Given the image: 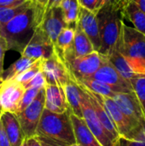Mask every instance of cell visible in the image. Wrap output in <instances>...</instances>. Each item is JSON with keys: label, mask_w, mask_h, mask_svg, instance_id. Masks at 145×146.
Returning <instances> with one entry per match:
<instances>
[{"label": "cell", "mask_w": 145, "mask_h": 146, "mask_svg": "<svg viewBox=\"0 0 145 146\" xmlns=\"http://www.w3.org/2000/svg\"><path fill=\"white\" fill-rule=\"evenodd\" d=\"M35 16V4L2 26L1 37L5 40L8 50L22 52L38 27Z\"/></svg>", "instance_id": "obj_1"}, {"label": "cell", "mask_w": 145, "mask_h": 146, "mask_svg": "<svg viewBox=\"0 0 145 146\" xmlns=\"http://www.w3.org/2000/svg\"><path fill=\"white\" fill-rule=\"evenodd\" d=\"M122 19L132 24V27L145 34V13L132 0H126L121 9Z\"/></svg>", "instance_id": "obj_21"}, {"label": "cell", "mask_w": 145, "mask_h": 146, "mask_svg": "<svg viewBox=\"0 0 145 146\" xmlns=\"http://www.w3.org/2000/svg\"><path fill=\"white\" fill-rule=\"evenodd\" d=\"M24 92L23 86L16 80H3L0 84V110L14 114Z\"/></svg>", "instance_id": "obj_12"}, {"label": "cell", "mask_w": 145, "mask_h": 146, "mask_svg": "<svg viewBox=\"0 0 145 146\" xmlns=\"http://www.w3.org/2000/svg\"><path fill=\"white\" fill-rule=\"evenodd\" d=\"M67 146H80L79 144H77V143H74V144H72V145H67Z\"/></svg>", "instance_id": "obj_44"}, {"label": "cell", "mask_w": 145, "mask_h": 146, "mask_svg": "<svg viewBox=\"0 0 145 146\" xmlns=\"http://www.w3.org/2000/svg\"><path fill=\"white\" fill-rule=\"evenodd\" d=\"M116 46L134 74H145V34L123 21Z\"/></svg>", "instance_id": "obj_2"}, {"label": "cell", "mask_w": 145, "mask_h": 146, "mask_svg": "<svg viewBox=\"0 0 145 146\" xmlns=\"http://www.w3.org/2000/svg\"><path fill=\"white\" fill-rule=\"evenodd\" d=\"M32 3L31 1H26V3L16 6V7H11V8H0V23L3 25L9 22L10 20H12L14 17L26 10L27 8H29Z\"/></svg>", "instance_id": "obj_27"}, {"label": "cell", "mask_w": 145, "mask_h": 146, "mask_svg": "<svg viewBox=\"0 0 145 146\" xmlns=\"http://www.w3.org/2000/svg\"><path fill=\"white\" fill-rule=\"evenodd\" d=\"M21 146H42L37 135L26 138Z\"/></svg>", "instance_id": "obj_37"}, {"label": "cell", "mask_w": 145, "mask_h": 146, "mask_svg": "<svg viewBox=\"0 0 145 146\" xmlns=\"http://www.w3.org/2000/svg\"><path fill=\"white\" fill-rule=\"evenodd\" d=\"M41 72L47 85L63 87L73 80L64 62L56 50L50 57L41 61Z\"/></svg>", "instance_id": "obj_8"}, {"label": "cell", "mask_w": 145, "mask_h": 146, "mask_svg": "<svg viewBox=\"0 0 145 146\" xmlns=\"http://www.w3.org/2000/svg\"><path fill=\"white\" fill-rule=\"evenodd\" d=\"M80 7L97 14L103 7L102 0H78Z\"/></svg>", "instance_id": "obj_34"}, {"label": "cell", "mask_w": 145, "mask_h": 146, "mask_svg": "<svg viewBox=\"0 0 145 146\" xmlns=\"http://www.w3.org/2000/svg\"><path fill=\"white\" fill-rule=\"evenodd\" d=\"M106 57L111 62V64L115 68L118 73L122 76V78H124L126 81H128L131 84V80L133 78V76L136 74L133 73L129 64L127 63L126 60L120 52L116 45L113 49V50L109 53V55Z\"/></svg>", "instance_id": "obj_24"}, {"label": "cell", "mask_w": 145, "mask_h": 146, "mask_svg": "<svg viewBox=\"0 0 145 146\" xmlns=\"http://www.w3.org/2000/svg\"><path fill=\"white\" fill-rule=\"evenodd\" d=\"M62 0H49L45 6V13L52 8L59 7Z\"/></svg>", "instance_id": "obj_41"}, {"label": "cell", "mask_w": 145, "mask_h": 146, "mask_svg": "<svg viewBox=\"0 0 145 146\" xmlns=\"http://www.w3.org/2000/svg\"><path fill=\"white\" fill-rule=\"evenodd\" d=\"M2 81H3V80H2V78H0V84L2 83Z\"/></svg>", "instance_id": "obj_47"}, {"label": "cell", "mask_w": 145, "mask_h": 146, "mask_svg": "<svg viewBox=\"0 0 145 146\" xmlns=\"http://www.w3.org/2000/svg\"><path fill=\"white\" fill-rule=\"evenodd\" d=\"M35 61L36 60L34 59H31L21 56L17 61L13 62L7 70L3 71L2 74V80H6L15 79L18 74H20L21 72H23L25 69L30 67L33 62H35Z\"/></svg>", "instance_id": "obj_26"}, {"label": "cell", "mask_w": 145, "mask_h": 146, "mask_svg": "<svg viewBox=\"0 0 145 146\" xmlns=\"http://www.w3.org/2000/svg\"><path fill=\"white\" fill-rule=\"evenodd\" d=\"M0 78H1V77H0Z\"/></svg>", "instance_id": "obj_49"}, {"label": "cell", "mask_w": 145, "mask_h": 146, "mask_svg": "<svg viewBox=\"0 0 145 146\" xmlns=\"http://www.w3.org/2000/svg\"><path fill=\"white\" fill-rule=\"evenodd\" d=\"M55 50V44L38 27L35 29L32 38L21 54L22 56L31 59L44 60L50 57Z\"/></svg>", "instance_id": "obj_9"}, {"label": "cell", "mask_w": 145, "mask_h": 146, "mask_svg": "<svg viewBox=\"0 0 145 146\" xmlns=\"http://www.w3.org/2000/svg\"><path fill=\"white\" fill-rule=\"evenodd\" d=\"M131 85L145 114V74H135L131 80Z\"/></svg>", "instance_id": "obj_28"}, {"label": "cell", "mask_w": 145, "mask_h": 146, "mask_svg": "<svg viewBox=\"0 0 145 146\" xmlns=\"http://www.w3.org/2000/svg\"><path fill=\"white\" fill-rule=\"evenodd\" d=\"M0 146H11L7 137L6 132L3 126L2 121L0 119Z\"/></svg>", "instance_id": "obj_38"}, {"label": "cell", "mask_w": 145, "mask_h": 146, "mask_svg": "<svg viewBox=\"0 0 145 146\" xmlns=\"http://www.w3.org/2000/svg\"><path fill=\"white\" fill-rule=\"evenodd\" d=\"M111 98L133 124L143 127L145 123L144 111L134 92L115 93Z\"/></svg>", "instance_id": "obj_10"}, {"label": "cell", "mask_w": 145, "mask_h": 146, "mask_svg": "<svg viewBox=\"0 0 145 146\" xmlns=\"http://www.w3.org/2000/svg\"><path fill=\"white\" fill-rule=\"evenodd\" d=\"M36 135L66 145L76 143L69 118V110L62 114H56L44 109L37 127Z\"/></svg>", "instance_id": "obj_4"}, {"label": "cell", "mask_w": 145, "mask_h": 146, "mask_svg": "<svg viewBox=\"0 0 145 146\" xmlns=\"http://www.w3.org/2000/svg\"><path fill=\"white\" fill-rule=\"evenodd\" d=\"M103 60L104 56L97 51L79 57L66 56L62 58L74 81L92 76L101 67Z\"/></svg>", "instance_id": "obj_6"}, {"label": "cell", "mask_w": 145, "mask_h": 146, "mask_svg": "<svg viewBox=\"0 0 145 146\" xmlns=\"http://www.w3.org/2000/svg\"><path fill=\"white\" fill-rule=\"evenodd\" d=\"M42 88H28L25 90V92L23 94V97L20 102V104H18V107L15 110V112L14 113L15 115H18L19 114H21L26 107H28L32 102L34 100V98H36V96L38 95V92L41 90Z\"/></svg>", "instance_id": "obj_31"}, {"label": "cell", "mask_w": 145, "mask_h": 146, "mask_svg": "<svg viewBox=\"0 0 145 146\" xmlns=\"http://www.w3.org/2000/svg\"><path fill=\"white\" fill-rule=\"evenodd\" d=\"M81 88V87H80ZM82 90V89H81ZM81 111L82 118L87 125L88 128L96 137L97 141L102 146H115L109 137L108 133L101 124L98 120L90 100L87 98L85 92L82 90V98H81Z\"/></svg>", "instance_id": "obj_11"}, {"label": "cell", "mask_w": 145, "mask_h": 146, "mask_svg": "<svg viewBox=\"0 0 145 146\" xmlns=\"http://www.w3.org/2000/svg\"><path fill=\"white\" fill-rule=\"evenodd\" d=\"M90 78L102 81L113 86L123 88L129 92H133L132 85L124 78H122V76L118 73V71L111 64V62L108 60L106 56H104L103 64L98 68V70Z\"/></svg>", "instance_id": "obj_14"}, {"label": "cell", "mask_w": 145, "mask_h": 146, "mask_svg": "<svg viewBox=\"0 0 145 146\" xmlns=\"http://www.w3.org/2000/svg\"><path fill=\"white\" fill-rule=\"evenodd\" d=\"M1 31H2V24L0 23V37H1Z\"/></svg>", "instance_id": "obj_46"}, {"label": "cell", "mask_w": 145, "mask_h": 146, "mask_svg": "<svg viewBox=\"0 0 145 146\" xmlns=\"http://www.w3.org/2000/svg\"><path fill=\"white\" fill-rule=\"evenodd\" d=\"M44 87L42 88L32 104L16 115L26 138L36 135L42 113L44 110Z\"/></svg>", "instance_id": "obj_7"}, {"label": "cell", "mask_w": 145, "mask_h": 146, "mask_svg": "<svg viewBox=\"0 0 145 146\" xmlns=\"http://www.w3.org/2000/svg\"><path fill=\"white\" fill-rule=\"evenodd\" d=\"M41 61L42 59H38L33 62L30 67H28L26 69H25L23 72H21L20 74H18L14 80H16L17 82L21 83V85L26 83L31 79H32L38 72L41 71Z\"/></svg>", "instance_id": "obj_29"}, {"label": "cell", "mask_w": 145, "mask_h": 146, "mask_svg": "<svg viewBox=\"0 0 145 146\" xmlns=\"http://www.w3.org/2000/svg\"><path fill=\"white\" fill-rule=\"evenodd\" d=\"M8 50L7 44L5 40L0 37V77L2 78V74L3 73V60H4V55L5 51Z\"/></svg>", "instance_id": "obj_35"}, {"label": "cell", "mask_w": 145, "mask_h": 146, "mask_svg": "<svg viewBox=\"0 0 145 146\" xmlns=\"http://www.w3.org/2000/svg\"><path fill=\"white\" fill-rule=\"evenodd\" d=\"M48 1H49V0H38V2L37 3H35V4H37V5L40 6L41 8L44 9V14H45V6H46Z\"/></svg>", "instance_id": "obj_43"}, {"label": "cell", "mask_w": 145, "mask_h": 146, "mask_svg": "<svg viewBox=\"0 0 145 146\" xmlns=\"http://www.w3.org/2000/svg\"><path fill=\"white\" fill-rule=\"evenodd\" d=\"M75 82L97 94L109 97V98H112L115 93H119V92H130L129 91H126L123 88L113 86L91 78L83 79L80 80H77Z\"/></svg>", "instance_id": "obj_23"}, {"label": "cell", "mask_w": 145, "mask_h": 146, "mask_svg": "<svg viewBox=\"0 0 145 146\" xmlns=\"http://www.w3.org/2000/svg\"><path fill=\"white\" fill-rule=\"evenodd\" d=\"M39 27L55 44L58 35L65 27H68L62 9L60 7H56L48 10L44 14Z\"/></svg>", "instance_id": "obj_13"}, {"label": "cell", "mask_w": 145, "mask_h": 146, "mask_svg": "<svg viewBox=\"0 0 145 146\" xmlns=\"http://www.w3.org/2000/svg\"><path fill=\"white\" fill-rule=\"evenodd\" d=\"M145 13V0H132Z\"/></svg>", "instance_id": "obj_42"}, {"label": "cell", "mask_w": 145, "mask_h": 146, "mask_svg": "<svg viewBox=\"0 0 145 146\" xmlns=\"http://www.w3.org/2000/svg\"><path fill=\"white\" fill-rule=\"evenodd\" d=\"M28 0H0V8H11L19 6Z\"/></svg>", "instance_id": "obj_36"}, {"label": "cell", "mask_w": 145, "mask_h": 146, "mask_svg": "<svg viewBox=\"0 0 145 146\" xmlns=\"http://www.w3.org/2000/svg\"><path fill=\"white\" fill-rule=\"evenodd\" d=\"M96 15L101 39V48L98 53L108 56L120 38L123 23L121 8L114 5H105Z\"/></svg>", "instance_id": "obj_3"}, {"label": "cell", "mask_w": 145, "mask_h": 146, "mask_svg": "<svg viewBox=\"0 0 145 146\" xmlns=\"http://www.w3.org/2000/svg\"><path fill=\"white\" fill-rule=\"evenodd\" d=\"M79 4L78 0H71L70 7L66 13H64V19L68 27L75 29L79 21Z\"/></svg>", "instance_id": "obj_30"}, {"label": "cell", "mask_w": 145, "mask_h": 146, "mask_svg": "<svg viewBox=\"0 0 145 146\" xmlns=\"http://www.w3.org/2000/svg\"><path fill=\"white\" fill-rule=\"evenodd\" d=\"M38 139H39L42 146H67L66 145L58 143L56 141H54L52 139H47L44 137H41V136H38Z\"/></svg>", "instance_id": "obj_39"}, {"label": "cell", "mask_w": 145, "mask_h": 146, "mask_svg": "<svg viewBox=\"0 0 145 146\" xmlns=\"http://www.w3.org/2000/svg\"><path fill=\"white\" fill-rule=\"evenodd\" d=\"M73 37L74 29L70 28L68 27H65L58 35L55 43V49L61 58H62V56L71 49L73 41Z\"/></svg>", "instance_id": "obj_25"}, {"label": "cell", "mask_w": 145, "mask_h": 146, "mask_svg": "<svg viewBox=\"0 0 145 146\" xmlns=\"http://www.w3.org/2000/svg\"><path fill=\"white\" fill-rule=\"evenodd\" d=\"M11 146H21L26 137L16 115L10 112H2L0 117Z\"/></svg>", "instance_id": "obj_19"}, {"label": "cell", "mask_w": 145, "mask_h": 146, "mask_svg": "<svg viewBox=\"0 0 145 146\" xmlns=\"http://www.w3.org/2000/svg\"><path fill=\"white\" fill-rule=\"evenodd\" d=\"M95 50L93 48L91 42L85 35V33L83 32L79 24L77 23V26L74 29V37H73L72 47L68 51H67L62 56V58L66 56L79 57V56L91 54Z\"/></svg>", "instance_id": "obj_20"}, {"label": "cell", "mask_w": 145, "mask_h": 146, "mask_svg": "<svg viewBox=\"0 0 145 146\" xmlns=\"http://www.w3.org/2000/svg\"><path fill=\"white\" fill-rule=\"evenodd\" d=\"M44 109L56 114H62L69 110V107L62 87L45 85Z\"/></svg>", "instance_id": "obj_17"}, {"label": "cell", "mask_w": 145, "mask_h": 146, "mask_svg": "<svg viewBox=\"0 0 145 146\" xmlns=\"http://www.w3.org/2000/svg\"><path fill=\"white\" fill-rule=\"evenodd\" d=\"M126 1V0H102V3H103V6L114 5V6H117L122 9Z\"/></svg>", "instance_id": "obj_40"}, {"label": "cell", "mask_w": 145, "mask_h": 146, "mask_svg": "<svg viewBox=\"0 0 145 146\" xmlns=\"http://www.w3.org/2000/svg\"><path fill=\"white\" fill-rule=\"evenodd\" d=\"M1 115H2V111L0 110V117H1Z\"/></svg>", "instance_id": "obj_48"}, {"label": "cell", "mask_w": 145, "mask_h": 146, "mask_svg": "<svg viewBox=\"0 0 145 146\" xmlns=\"http://www.w3.org/2000/svg\"><path fill=\"white\" fill-rule=\"evenodd\" d=\"M62 88L69 107V111L73 115H77L78 117L82 118V111H81L82 90L80 86L73 80H71Z\"/></svg>", "instance_id": "obj_22"}, {"label": "cell", "mask_w": 145, "mask_h": 146, "mask_svg": "<svg viewBox=\"0 0 145 146\" xmlns=\"http://www.w3.org/2000/svg\"><path fill=\"white\" fill-rule=\"evenodd\" d=\"M46 85V81H45V78L43 74V73L40 71L38 72L32 79H31L29 81H27L26 83L23 84V87L24 89H28V88H44Z\"/></svg>", "instance_id": "obj_33"}, {"label": "cell", "mask_w": 145, "mask_h": 146, "mask_svg": "<svg viewBox=\"0 0 145 146\" xmlns=\"http://www.w3.org/2000/svg\"><path fill=\"white\" fill-rule=\"evenodd\" d=\"M78 23L91 42L95 51L99 52L101 48V39L97 15L79 6Z\"/></svg>", "instance_id": "obj_16"}, {"label": "cell", "mask_w": 145, "mask_h": 146, "mask_svg": "<svg viewBox=\"0 0 145 146\" xmlns=\"http://www.w3.org/2000/svg\"><path fill=\"white\" fill-rule=\"evenodd\" d=\"M115 146H145V123L133 140L126 141L120 139Z\"/></svg>", "instance_id": "obj_32"}, {"label": "cell", "mask_w": 145, "mask_h": 146, "mask_svg": "<svg viewBox=\"0 0 145 146\" xmlns=\"http://www.w3.org/2000/svg\"><path fill=\"white\" fill-rule=\"evenodd\" d=\"M93 94L106 109L108 114L109 115L111 120L113 121L115 126L120 139L126 141L133 140L138 136L142 127H139L133 124L123 114V112L120 110V108L117 106V104L111 98L102 96L95 92H93Z\"/></svg>", "instance_id": "obj_5"}, {"label": "cell", "mask_w": 145, "mask_h": 146, "mask_svg": "<svg viewBox=\"0 0 145 146\" xmlns=\"http://www.w3.org/2000/svg\"><path fill=\"white\" fill-rule=\"evenodd\" d=\"M69 118L72 123L76 143L80 146H102L96 137L88 128L83 118L78 117L69 111Z\"/></svg>", "instance_id": "obj_18"}, {"label": "cell", "mask_w": 145, "mask_h": 146, "mask_svg": "<svg viewBox=\"0 0 145 146\" xmlns=\"http://www.w3.org/2000/svg\"><path fill=\"white\" fill-rule=\"evenodd\" d=\"M78 84V83H77ZM81 89L85 92V94L87 95L88 99L90 100L91 106L98 118V120L100 121L101 124L103 125V127H104V129L106 130V132L109 134V139H111V141L116 145V144L118 143V141L120 140V136L119 133L115 128V126L113 122V121L111 120L109 115L108 114L106 109L103 107V105L100 103V101L94 96L93 92L88 89H86L85 87H84L83 86L78 84Z\"/></svg>", "instance_id": "obj_15"}, {"label": "cell", "mask_w": 145, "mask_h": 146, "mask_svg": "<svg viewBox=\"0 0 145 146\" xmlns=\"http://www.w3.org/2000/svg\"><path fill=\"white\" fill-rule=\"evenodd\" d=\"M29 1H31V2L33 3H37L38 2V0H29Z\"/></svg>", "instance_id": "obj_45"}]
</instances>
